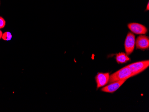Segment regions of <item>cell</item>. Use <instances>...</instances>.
Segmentation results:
<instances>
[{
  "label": "cell",
  "instance_id": "cell-5",
  "mask_svg": "<svg viewBox=\"0 0 149 112\" xmlns=\"http://www.w3.org/2000/svg\"><path fill=\"white\" fill-rule=\"evenodd\" d=\"M126 81V80H121L111 83L109 85H106L103 88L101 89V91L108 93H113L114 92L117 91L120 86H121V85H123Z\"/></svg>",
  "mask_w": 149,
  "mask_h": 112
},
{
  "label": "cell",
  "instance_id": "cell-8",
  "mask_svg": "<svg viewBox=\"0 0 149 112\" xmlns=\"http://www.w3.org/2000/svg\"><path fill=\"white\" fill-rule=\"evenodd\" d=\"M116 59L118 63H124L130 61V58L124 53H119L117 54Z\"/></svg>",
  "mask_w": 149,
  "mask_h": 112
},
{
  "label": "cell",
  "instance_id": "cell-1",
  "mask_svg": "<svg viewBox=\"0 0 149 112\" xmlns=\"http://www.w3.org/2000/svg\"><path fill=\"white\" fill-rule=\"evenodd\" d=\"M134 76V75L132 73L130 69L127 66L110 75L109 81L108 83L121 80H127L128 79Z\"/></svg>",
  "mask_w": 149,
  "mask_h": 112
},
{
  "label": "cell",
  "instance_id": "cell-9",
  "mask_svg": "<svg viewBox=\"0 0 149 112\" xmlns=\"http://www.w3.org/2000/svg\"><path fill=\"white\" fill-rule=\"evenodd\" d=\"M12 35L10 32H5L2 35V38L5 41H10L12 39Z\"/></svg>",
  "mask_w": 149,
  "mask_h": 112
},
{
  "label": "cell",
  "instance_id": "cell-12",
  "mask_svg": "<svg viewBox=\"0 0 149 112\" xmlns=\"http://www.w3.org/2000/svg\"><path fill=\"white\" fill-rule=\"evenodd\" d=\"M149 3H148V4H147V7H146V10H149Z\"/></svg>",
  "mask_w": 149,
  "mask_h": 112
},
{
  "label": "cell",
  "instance_id": "cell-11",
  "mask_svg": "<svg viewBox=\"0 0 149 112\" xmlns=\"http://www.w3.org/2000/svg\"><path fill=\"white\" fill-rule=\"evenodd\" d=\"M2 35H3V33H2V31L0 30V39L2 38Z\"/></svg>",
  "mask_w": 149,
  "mask_h": 112
},
{
  "label": "cell",
  "instance_id": "cell-7",
  "mask_svg": "<svg viewBox=\"0 0 149 112\" xmlns=\"http://www.w3.org/2000/svg\"><path fill=\"white\" fill-rule=\"evenodd\" d=\"M136 48L141 50L148 49L149 47V39L148 37L145 35H140L135 40Z\"/></svg>",
  "mask_w": 149,
  "mask_h": 112
},
{
  "label": "cell",
  "instance_id": "cell-2",
  "mask_svg": "<svg viewBox=\"0 0 149 112\" xmlns=\"http://www.w3.org/2000/svg\"><path fill=\"white\" fill-rule=\"evenodd\" d=\"M149 66V61L148 60L134 63L127 66L134 76L147 69Z\"/></svg>",
  "mask_w": 149,
  "mask_h": 112
},
{
  "label": "cell",
  "instance_id": "cell-10",
  "mask_svg": "<svg viewBox=\"0 0 149 112\" xmlns=\"http://www.w3.org/2000/svg\"><path fill=\"white\" fill-rule=\"evenodd\" d=\"M6 22L4 18L0 16V29L4 28L6 26Z\"/></svg>",
  "mask_w": 149,
  "mask_h": 112
},
{
  "label": "cell",
  "instance_id": "cell-6",
  "mask_svg": "<svg viewBox=\"0 0 149 112\" xmlns=\"http://www.w3.org/2000/svg\"><path fill=\"white\" fill-rule=\"evenodd\" d=\"M110 75L109 73H99L96 77L97 88L105 86L109 81Z\"/></svg>",
  "mask_w": 149,
  "mask_h": 112
},
{
  "label": "cell",
  "instance_id": "cell-3",
  "mask_svg": "<svg viewBox=\"0 0 149 112\" xmlns=\"http://www.w3.org/2000/svg\"><path fill=\"white\" fill-rule=\"evenodd\" d=\"M135 36L132 32H129L125 42V49L126 54L130 55L134 50L135 46Z\"/></svg>",
  "mask_w": 149,
  "mask_h": 112
},
{
  "label": "cell",
  "instance_id": "cell-4",
  "mask_svg": "<svg viewBox=\"0 0 149 112\" xmlns=\"http://www.w3.org/2000/svg\"><path fill=\"white\" fill-rule=\"evenodd\" d=\"M128 27L132 32L137 35H144L147 32L146 27L139 23H130L128 25Z\"/></svg>",
  "mask_w": 149,
  "mask_h": 112
}]
</instances>
